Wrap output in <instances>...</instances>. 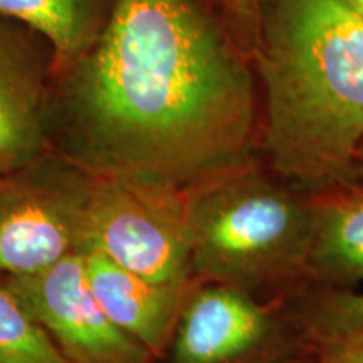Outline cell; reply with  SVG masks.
I'll use <instances>...</instances> for the list:
<instances>
[{"label":"cell","instance_id":"obj_10","mask_svg":"<svg viewBox=\"0 0 363 363\" xmlns=\"http://www.w3.org/2000/svg\"><path fill=\"white\" fill-rule=\"evenodd\" d=\"M311 206L305 274L330 284L363 279V187L352 182L323 190Z\"/></svg>","mask_w":363,"mask_h":363},{"label":"cell","instance_id":"obj_9","mask_svg":"<svg viewBox=\"0 0 363 363\" xmlns=\"http://www.w3.org/2000/svg\"><path fill=\"white\" fill-rule=\"evenodd\" d=\"M88 283L108 318L142 343L153 358L170 348L190 284L153 283L115 264L96 251H84Z\"/></svg>","mask_w":363,"mask_h":363},{"label":"cell","instance_id":"obj_8","mask_svg":"<svg viewBox=\"0 0 363 363\" xmlns=\"http://www.w3.org/2000/svg\"><path fill=\"white\" fill-rule=\"evenodd\" d=\"M271 315L238 286L197 283L172 340V363H242L264 347Z\"/></svg>","mask_w":363,"mask_h":363},{"label":"cell","instance_id":"obj_6","mask_svg":"<svg viewBox=\"0 0 363 363\" xmlns=\"http://www.w3.org/2000/svg\"><path fill=\"white\" fill-rule=\"evenodd\" d=\"M0 284L71 363L152 362V353L118 328L94 298L83 252L34 274L0 276Z\"/></svg>","mask_w":363,"mask_h":363},{"label":"cell","instance_id":"obj_18","mask_svg":"<svg viewBox=\"0 0 363 363\" xmlns=\"http://www.w3.org/2000/svg\"><path fill=\"white\" fill-rule=\"evenodd\" d=\"M296 363H308V362H296Z\"/></svg>","mask_w":363,"mask_h":363},{"label":"cell","instance_id":"obj_11","mask_svg":"<svg viewBox=\"0 0 363 363\" xmlns=\"http://www.w3.org/2000/svg\"><path fill=\"white\" fill-rule=\"evenodd\" d=\"M116 0H0V13L39 30L56 51V69L84 52L106 27Z\"/></svg>","mask_w":363,"mask_h":363},{"label":"cell","instance_id":"obj_12","mask_svg":"<svg viewBox=\"0 0 363 363\" xmlns=\"http://www.w3.org/2000/svg\"><path fill=\"white\" fill-rule=\"evenodd\" d=\"M301 325L321 353L363 347V294L326 291L301 308Z\"/></svg>","mask_w":363,"mask_h":363},{"label":"cell","instance_id":"obj_2","mask_svg":"<svg viewBox=\"0 0 363 363\" xmlns=\"http://www.w3.org/2000/svg\"><path fill=\"white\" fill-rule=\"evenodd\" d=\"M269 169L310 192L355 182L363 148V17L340 0H266L252 56Z\"/></svg>","mask_w":363,"mask_h":363},{"label":"cell","instance_id":"obj_5","mask_svg":"<svg viewBox=\"0 0 363 363\" xmlns=\"http://www.w3.org/2000/svg\"><path fill=\"white\" fill-rule=\"evenodd\" d=\"M94 180L56 152L0 177V276L34 274L83 252Z\"/></svg>","mask_w":363,"mask_h":363},{"label":"cell","instance_id":"obj_14","mask_svg":"<svg viewBox=\"0 0 363 363\" xmlns=\"http://www.w3.org/2000/svg\"><path fill=\"white\" fill-rule=\"evenodd\" d=\"M220 9V19L249 57L256 52L259 43L262 11L266 0H216Z\"/></svg>","mask_w":363,"mask_h":363},{"label":"cell","instance_id":"obj_4","mask_svg":"<svg viewBox=\"0 0 363 363\" xmlns=\"http://www.w3.org/2000/svg\"><path fill=\"white\" fill-rule=\"evenodd\" d=\"M84 251L103 254L153 283H195L185 192L152 182L96 175Z\"/></svg>","mask_w":363,"mask_h":363},{"label":"cell","instance_id":"obj_17","mask_svg":"<svg viewBox=\"0 0 363 363\" xmlns=\"http://www.w3.org/2000/svg\"><path fill=\"white\" fill-rule=\"evenodd\" d=\"M357 179H360L363 184V148L360 155H358V162H357Z\"/></svg>","mask_w":363,"mask_h":363},{"label":"cell","instance_id":"obj_3","mask_svg":"<svg viewBox=\"0 0 363 363\" xmlns=\"http://www.w3.org/2000/svg\"><path fill=\"white\" fill-rule=\"evenodd\" d=\"M199 283L251 291L305 274L311 199L256 163L224 172L185 190Z\"/></svg>","mask_w":363,"mask_h":363},{"label":"cell","instance_id":"obj_1","mask_svg":"<svg viewBox=\"0 0 363 363\" xmlns=\"http://www.w3.org/2000/svg\"><path fill=\"white\" fill-rule=\"evenodd\" d=\"M249 61L203 0H116L54 74L52 152L180 192L247 165L261 130Z\"/></svg>","mask_w":363,"mask_h":363},{"label":"cell","instance_id":"obj_16","mask_svg":"<svg viewBox=\"0 0 363 363\" xmlns=\"http://www.w3.org/2000/svg\"><path fill=\"white\" fill-rule=\"evenodd\" d=\"M340 2H343L345 6H348L352 11H355L363 17V0H340Z\"/></svg>","mask_w":363,"mask_h":363},{"label":"cell","instance_id":"obj_7","mask_svg":"<svg viewBox=\"0 0 363 363\" xmlns=\"http://www.w3.org/2000/svg\"><path fill=\"white\" fill-rule=\"evenodd\" d=\"M56 51L39 30L0 13V177L51 147Z\"/></svg>","mask_w":363,"mask_h":363},{"label":"cell","instance_id":"obj_15","mask_svg":"<svg viewBox=\"0 0 363 363\" xmlns=\"http://www.w3.org/2000/svg\"><path fill=\"white\" fill-rule=\"evenodd\" d=\"M320 363H363V347L323 352Z\"/></svg>","mask_w":363,"mask_h":363},{"label":"cell","instance_id":"obj_13","mask_svg":"<svg viewBox=\"0 0 363 363\" xmlns=\"http://www.w3.org/2000/svg\"><path fill=\"white\" fill-rule=\"evenodd\" d=\"M0 363H71L0 284Z\"/></svg>","mask_w":363,"mask_h":363}]
</instances>
